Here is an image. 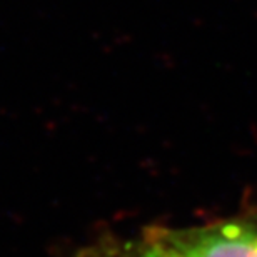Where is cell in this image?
<instances>
[{"mask_svg": "<svg viewBox=\"0 0 257 257\" xmlns=\"http://www.w3.org/2000/svg\"><path fill=\"white\" fill-rule=\"evenodd\" d=\"M184 257H257V219H227L192 229H164Z\"/></svg>", "mask_w": 257, "mask_h": 257, "instance_id": "cell-1", "label": "cell"}, {"mask_svg": "<svg viewBox=\"0 0 257 257\" xmlns=\"http://www.w3.org/2000/svg\"><path fill=\"white\" fill-rule=\"evenodd\" d=\"M97 257H184V254L167 239L164 229H156L141 240L107 247Z\"/></svg>", "mask_w": 257, "mask_h": 257, "instance_id": "cell-2", "label": "cell"}]
</instances>
